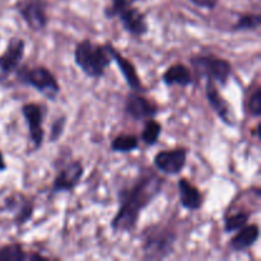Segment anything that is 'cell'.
<instances>
[{
	"label": "cell",
	"instance_id": "6da1fadb",
	"mask_svg": "<svg viewBox=\"0 0 261 261\" xmlns=\"http://www.w3.org/2000/svg\"><path fill=\"white\" fill-rule=\"evenodd\" d=\"M165 188V178L154 170L144 168L134 182L125 186L117 194L119 209L111 221L114 232L127 233L137 227L139 217Z\"/></svg>",
	"mask_w": 261,
	"mask_h": 261
},
{
	"label": "cell",
	"instance_id": "e0dca14e",
	"mask_svg": "<svg viewBox=\"0 0 261 261\" xmlns=\"http://www.w3.org/2000/svg\"><path fill=\"white\" fill-rule=\"evenodd\" d=\"M163 83L167 87L180 86V87H189L193 84V75L189 68L184 64H173L162 75Z\"/></svg>",
	"mask_w": 261,
	"mask_h": 261
},
{
	"label": "cell",
	"instance_id": "52a82bcc",
	"mask_svg": "<svg viewBox=\"0 0 261 261\" xmlns=\"http://www.w3.org/2000/svg\"><path fill=\"white\" fill-rule=\"evenodd\" d=\"M24 53V40L19 37L10 38L4 53L0 55V84L7 83L10 76L15 74L22 64Z\"/></svg>",
	"mask_w": 261,
	"mask_h": 261
},
{
	"label": "cell",
	"instance_id": "7c38bea8",
	"mask_svg": "<svg viewBox=\"0 0 261 261\" xmlns=\"http://www.w3.org/2000/svg\"><path fill=\"white\" fill-rule=\"evenodd\" d=\"M107 50H109L110 56H111L112 61H115L119 68L120 73L124 76L125 82L129 86V88H132V91L139 92V93H144L147 92V88L144 87V84L140 81V76L138 74L137 69H135L134 64L129 60V59L125 58L120 51H117L111 43H106Z\"/></svg>",
	"mask_w": 261,
	"mask_h": 261
},
{
	"label": "cell",
	"instance_id": "83f0119b",
	"mask_svg": "<svg viewBox=\"0 0 261 261\" xmlns=\"http://www.w3.org/2000/svg\"><path fill=\"white\" fill-rule=\"evenodd\" d=\"M5 170H7V163H5L4 154H3V152L0 150V172H4Z\"/></svg>",
	"mask_w": 261,
	"mask_h": 261
},
{
	"label": "cell",
	"instance_id": "8992f818",
	"mask_svg": "<svg viewBox=\"0 0 261 261\" xmlns=\"http://www.w3.org/2000/svg\"><path fill=\"white\" fill-rule=\"evenodd\" d=\"M15 9L33 32H41L48 23L46 0H17Z\"/></svg>",
	"mask_w": 261,
	"mask_h": 261
},
{
	"label": "cell",
	"instance_id": "44dd1931",
	"mask_svg": "<svg viewBox=\"0 0 261 261\" xmlns=\"http://www.w3.org/2000/svg\"><path fill=\"white\" fill-rule=\"evenodd\" d=\"M261 24L260 14H244L232 25V32H245V31H257Z\"/></svg>",
	"mask_w": 261,
	"mask_h": 261
},
{
	"label": "cell",
	"instance_id": "5b68a950",
	"mask_svg": "<svg viewBox=\"0 0 261 261\" xmlns=\"http://www.w3.org/2000/svg\"><path fill=\"white\" fill-rule=\"evenodd\" d=\"M191 66L198 76H205L221 87L227 86L232 74V65L228 60L213 55H199L190 59Z\"/></svg>",
	"mask_w": 261,
	"mask_h": 261
},
{
	"label": "cell",
	"instance_id": "d4e9b609",
	"mask_svg": "<svg viewBox=\"0 0 261 261\" xmlns=\"http://www.w3.org/2000/svg\"><path fill=\"white\" fill-rule=\"evenodd\" d=\"M134 2L135 0H112L111 5L105 9V17L110 18V19H111V18L117 17V14H119L121 10H124L125 8L130 7Z\"/></svg>",
	"mask_w": 261,
	"mask_h": 261
},
{
	"label": "cell",
	"instance_id": "ba28073f",
	"mask_svg": "<svg viewBox=\"0 0 261 261\" xmlns=\"http://www.w3.org/2000/svg\"><path fill=\"white\" fill-rule=\"evenodd\" d=\"M45 112L42 105L35 103V102L25 103L22 107V115L28 126V134H30L31 143H32L35 150L40 149L43 139H45V132H43Z\"/></svg>",
	"mask_w": 261,
	"mask_h": 261
},
{
	"label": "cell",
	"instance_id": "9c48e42d",
	"mask_svg": "<svg viewBox=\"0 0 261 261\" xmlns=\"http://www.w3.org/2000/svg\"><path fill=\"white\" fill-rule=\"evenodd\" d=\"M189 150L186 148L161 150L153 158V165L158 172L167 176H176L182 172L186 165Z\"/></svg>",
	"mask_w": 261,
	"mask_h": 261
},
{
	"label": "cell",
	"instance_id": "8fae6325",
	"mask_svg": "<svg viewBox=\"0 0 261 261\" xmlns=\"http://www.w3.org/2000/svg\"><path fill=\"white\" fill-rule=\"evenodd\" d=\"M158 111L160 110L157 105L153 103L147 97L142 96L139 92L133 91L132 93L127 94L125 99V114L137 121L153 119L158 114Z\"/></svg>",
	"mask_w": 261,
	"mask_h": 261
},
{
	"label": "cell",
	"instance_id": "7a4b0ae2",
	"mask_svg": "<svg viewBox=\"0 0 261 261\" xmlns=\"http://www.w3.org/2000/svg\"><path fill=\"white\" fill-rule=\"evenodd\" d=\"M74 63L87 76L98 79L105 75L112 59L106 43L99 45L89 38H84L74 48Z\"/></svg>",
	"mask_w": 261,
	"mask_h": 261
},
{
	"label": "cell",
	"instance_id": "4316f807",
	"mask_svg": "<svg viewBox=\"0 0 261 261\" xmlns=\"http://www.w3.org/2000/svg\"><path fill=\"white\" fill-rule=\"evenodd\" d=\"M194 5L204 9H214L218 4V0H191Z\"/></svg>",
	"mask_w": 261,
	"mask_h": 261
},
{
	"label": "cell",
	"instance_id": "484cf974",
	"mask_svg": "<svg viewBox=\"0 0 261 261\" xmlns=\"http://www.w3.org/2000/svg\"><path fill=\"white\" fill-rule=\"evenodd\" d=\"M65 125H66L65 116H60L59 119H56L55 121L53 122V125H51V130H50L51 143H55L60 139L61 135H63L64 132H65Z\"/></svg>",
	"mask_w": 261,
	"mask_h": 261
},
{
	"label": "cell",
	"instance_id": "4fadbf2b",
	"mask_svg": "<svg viewBox=\"0 0 261 261\" xmlns=\"http://www.w3.org/2000/svg\"><path fill=\"white\" fill-rule=\"evenodd\" d=\"M117 18L121 22L124 30L135 37H142V36L147 35L149 31L145 15L138 8L132 7V5L121 10L117 14Z\"/></svg>",
	"mask_w": 261,
	"mask_h": 261
},
{
	"label": "cell",
	"instance_id": "ac0fdd59",
	"mask_svg": "<svg viewBox=\"0 0 261 261\" xmlns=\"http://www.w3.org/2000/svg\"><path fill=\"white\" fill-rule=\"evenodd\" d=\"M139 148V138L134 134H120L111 142V150L116 153H130Z\"/></svg>",
	"mask_w": 261,
	"mask_h": 261
},
{
	"label": "cell",
	"instance_id": "277c9868",
	"mask_svg": "<svg viewBox=\"0 0 261 261\" xmlns=\"http://www.w3.org/2000/svg\"><path fill=\"white\" fill-rule=\"evenodd\" d=\"M18 82L40 92L48 101H55L60 93V84L53 73L45 66H19L15 71Z\"/></svg>",
	"mask_w": 261,
	"mask_h": 261
},
{
	"label": "cell",
	"instance_id": "603a6c76",
	"mask_svg": "<svg viewBox=\"0 0 261 261\" xmlns=\"http://www.w3.org/2000/svg\"><path fill=\"white\" fill-rule=\"evenodd\" d=\"M33 211H35V205H33L32 201L24 199L23 203L20 204L19 208H18V211L15 212V217H14L15 226L22 227L24 226L27 222H30V219L32 218L33 216Z\"/></svg>",
	"mask_w": 261,
	"mask_h": 261
},
{
	"label": "cell",
	"instance_id": "2e32d148",
	"mask_svg": "<svg viewBox=\"0 0 261 261\" xmlns=\"http://www.w3.org/2000/svg\"><path fill=\"white\" fill-rule=\"evenodd\" d=\"M260 237V229L257 224H246L239 229L236 236L229 242V249L236 252H244L251 249Z\"/></svg>",
	"mask_w": 261,
	"mask_h": 261
},
{
	"label": "cell",
	"instance_id": "d6986e66",
	"mask_svg": "<svg viewBox=\"0 0 261 261\" xmlns=\"http://www.w3.org/2000/svg\"><path fill=\"white\" fill-rule=\"evenodd\" d=\"M162 133V125L154 119H148L144 125L142 135H140V140L144 143L147 147H153L158 143Z\"/></svg>",
	"mask_w": 261,
	"mask_h": 261
},
{
	"label": "cell",
	"instance_id": "cb8c5ba5",
	"mask_svg": "<svg viewBox=\"0 0 261 261\" xmlns=\"http://www.w3.org/2000/svg\"><path fill=\"white\" fill-rule=\"evenodd\" d=\"M247 111L252 117L257 119L261 116V88L257 87L251 93L249 98V105H247Z\"/></svg>",
	"mask_w": 261,
	"mask_h": 261
},
{
	"label": "cell",
	"instance_id": "30bf717a",
	"mask_svg": "<svg viewBox=\"0 0 261 261\" xmlns=\"http://www.w3.org/2000/svg\"><path fill=\"white\" fill-rule=\"evenodd\" d=\"M83 175V163L78 160L71 161L56 173L53 185H51V191H53V194L70 193L79 185Z\"/></svg>",
	"mask_w": 261,
	"mask_h": 261
},
{
	"label": "cell",
	"instance_id": "3957f363",
	"mask_svg": "<svg viewBox=\"0 0 261 261\" xmlns=\"http://www.w3.org/2000/svg\"><path fill=\"white\" fill-rule=\"evenodd\" d=\"M177 233L167 227L154 226L145 229L143 236V257L145 260L167 259L175 250Z\"/></svg>",
	"mask_w": 261,
	"mask_h": 261
},
{
	"label": "cell",
	"instance_id": "5bb4252c",
	"mask_svg": "<svg viewBox=\"0 0 261 261\" xmlns=\"http://www.w3.org/2000/svg\"><path fill=\"white\" fill-rule=\"evenodd\" d=\"M205 96L209 106L213 110L214 114L219 117V120L228 126H233V121L231 119V106L227 102V99L219 93L217 84L211 79L206 81Z\"/></svg>",
	"mask_w": 261,
	"mask_h": 261
},
{
	"label": "cell",
	"instance_id": "9a60e30c",
	"mask_svg": "<svg viewBox=\"0 0 261 261\" xmlns=\"http://www.w3.org/2000/svg\"><path fill=\"white\" fill-rule=\"evenodd\" d=\"M177 190L178 198H180V204L182 208L191 212H195L199 211L203 206V194L188 178H180L178 180Z\"/></svg>",
	"mask_w": 261,
	"mask_h": 261
},
{
	"label": "cell",
	"instance_id": "ffe728a7",
	"mask_svg": "<svg viewBox=\"0 0 261 261\" xmlns=\"http://www.w3.org/2000/svg\"><path fill=\"white\" fill-rule=\"evenodd\" d=\"M28 256L30 254H27L18 242L5 245L0 249V261H24L28 260Z\"/></svg>",
	"mask_w": 261,
	"mask_h": 261
},
{
	"label": "cell",
	"instance_id": "7402d4cb",
	"mask_svg": "<svg viewBox=\"0 0 261 261\" xmlns=\"http://www.w3.org/2000/svg\"><path fill=\"white\" fill-rule=\"evenodd\" d=\"M249 219V212H237V213L227 217L226 221H224V232H226V233H231V232L239 231L242 227L246 226Z\"/></svg>",
	"mask_w": 261,
	"mask_h": 261
}]
</instances>
